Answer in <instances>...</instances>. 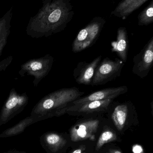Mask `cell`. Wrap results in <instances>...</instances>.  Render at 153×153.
<instances>
[{"mask_svg": "<svg viewBox=\"0 0 153 153\" xmlns=\"http://www.w3.org/2000/svg\"><path fill=\"white\" fill-rule=\"evenodd\" d=\"M128 91V88L126 86L105 88L96 91L84 97H80L79 99L74 101L71 105L82 104L85 102L94 101L102 100L108 99L114 100L119 95L127 92Z\"/></svg>", "mask_w": 153, "mask_h": 153, "instance_id": "cell-9", "label": "cell"}, {"mask_svg": "<svg viewBox=\"0 0 153 153\" xmlns=\"http://www.w3.org/2000/svg\"><path fill=\"white\" fill-rule=\"evenodd\" d=\"M106 22L102 17L93 18L77 34L72 45L73 52L79 53L92 46L99 38Z\"/></svg>", "mask_w": 153, "mask_h": 153, "instance_id": "cell-3", "label": "cell"}, {"mask_svg": "<svg viewBox=\"0 0 153 153\" xmlns=\"http://www.w3.org/2000/svg\"><path fill=\"white\" fill-rule=\"evenodd\" d=\"M75 87L64 88L44 96L33 107L30 116L36 122L63 115L65 108L84 94Z\"/></svg>", "mask_w": 153, "mask_h": 153, "instance_id": "cell-2", "label": "cell"}, {"mask_svg": "<svg viewBox=\"0 0 153 153\" xmlns=\"http://www.w3.org/2000/svg\"><path fill=\"white\" fill-rule=\"evenodd\" d=\"M101 59L102 56H100L91 62H79L74 70L73 76L75 82L79 84L91 85L96 68Z\"/></svg>", "mask_w": 153, "mask_h": 153, "instance_id": "cell-8", "label": "cell"}, {"mask_svg": "<svg viewBox=\"0 0 153 153\" xmlns=\"http://www.w3.org/2000/svg\"><path fill=\"white\" fill-rule=\"evenodd\" d=\"M113 100L108 99L89 102L77 105H71L64 109L63 112V115L65 113L86 114L103 111L110 107Z\"/></svg>", "mask_w": 153, "mask_h": 153, "instance_id": "cell-10", "label": "cell"}, {"mask_svg": "<svg viewBox=\"0 0 153 153\" xmlns=\"http://www.w3.org/2000/svg\"><path fill=\"white\" fill-rule=\"evenodd\" d=\"M132 71L142 78L148 75L153 63V37L141 52L135 56Z\"/></svg>", "mask_w": 153, "mask_h": 153, "instance_id": "cell-7", "label": "cell"}, {"mask_svg": "<svg viewBox=\"0 0 153 153\" xmlns=\"http://www.w3.org/2000/svg\"><path fill=\"white\" fill-rule=\"evenodd\" d=\"M142 152H143V149L140 146H135L133 148V152L134 153H141Z\"/></svg>", "mask_w": 153, "mask_h": 153, "instance_id": "cell-20", "label": "cell"}, {"mask_svg": "<svg viewBox=\"0 0 153 153\" xmlns=\"http://www.w3.org/2000/svg\"><path fill=\"white\" fill-rule=\"evenodd\" d=\"M113 134L110 131H106L102 135L99 143V146H102L105 142L110 140L113 137Z\"/></svg>", "mask_w": 153, "mask_h": 153, "instance_id": "cell-18", "label": "cell"}, {"mask_svg": "<svg viewBox=\"0 0 153 153\" xmlns=\"http://www.w3.org/2000/svg\"><path fill=\"white\" fill-rule=\"evenodd\" d=\"M134 107L133 103L130 102L119 103L114 107L112 118L115 126L119 130L124 128L129 112Z\"/></svg>", "mask_w": 153, "mask_h": 153, "instance_id": "cell-13", "label": "cell"}, {"mask_svg": "<svg viewBox=\"0 0 153 153\" xmlns=\"http://www.w3.org/2000/svg\"><path fill=\"white\" fill-rule=\"evenodd\" d=\"M26 92L18 93L14 88L10 91L0 113V126L6 124L21 112L28 102Z\"/></svg>", "mask_w": 153, "mask_h": 153, "instance_id": "cell-5", "label": "cell"}, {"mask_svg": "<svg viewBox=\"0 0 153 153\" xmlns=\"http://www.w3.org/2000/svg\"><path fill=\"white\" fill-rule=\"evenodd\" d=\"M54 62V57L50 54L31 59L22 65L19 74L21 76L25 75L33 76V84L35 87H37L40 82L49 74Z\"/></svg>", "mask_w": 153, "mask_h": 153, "instance_id": "cell-4", "label": "cell"}, {"mask_svg": "<svg viewBox=\"0 0 153 153\" xmlns=\"http://www.w3.org/2000/svg\"><path fill=\"white\" fill-rule=\"evenodd\" d=\"M13 59V56H10L0 62V72L6 70V68L11 63Z\"/></svg>", "mask_w": 153, "mask_h": 153, "instance_id": "cell-19", "label": "cell"}, {"mask_svg": "<svg viewBox=\"0 0 153 153\" xmlns=\"http://www.w3.org/2000/svg\"><path fill=\"white\" fill-rule=\"evenodd\" d=\"M36 123L32 117L30 116L20 121L15 126L7 128L0 134L1 138L10 137L22 133L29 126Z\"/></svg>", "mask_w": 153, "mask_h": 153, "instance_id": "cell-15", "label": "cell"}, {"mask_svg": "<svg viewBox=\"0 0 153 153\" xmlns=\"http://www.w3.org/2000/svg\"><path fill=\"white\" fill-rule=\"evenodd\" d=\"M148 1L149 0H122L111 12V15L125 19Z\"/></svg>", "mask_w": 153, "mask_h": 153, "instance_id": "cell-12", "label": "cell"}, {"mask_svg": "<svg viewBox=\"0 0 153 153\" xmlns=\"http://www.w3.org/2000/svg\"><path fill=\"white\" fill-rule=\"evenodd\" d=\"M42 3L26 28L27 35L33 38L48 37L63 31L74 14L71 0H42Z\"/></svg>", "mask_w": 153, "mask_h": 153, "instance_id": "cell-1", "label": "cell"}, {"mask_svg": "<svg viewBox=\"0 0 153 153\" xmlns=\"http://www.w3.org/2000/svg\"><path fill=\"white\" fill-rule=\"evenodd\" d=\"M45 143L51 148H56L59 144L61 141V137L58 135L54 133L46 134L44 136Z\"/></svg>", "mask_w": 153, "mask_h": 153, "instance_id": "cell-17", "label": "cell"}, {"mask_svg": "<svg viewBox=\"0 0 153 153\" xmlns=\"http://www.w3.org/2000/svg\"><path fill=\"white\" fill-rule=\"evenodd\" d=\"M73 153H81V151L80 150V149H79V150H77L75 151Z\"/></svg>", "mask_w": 153, "mask_h": 153, "instance_id": "cell-22", "label": "cell"}, {"mask_svg": "<svg viewBox=\"0 0 153 153\" xmlns=\"http://www.w3.org/2000/svg\"><path fill=\"white\" fill-rule=\"evenodd\" d=\"M13 15V7L0 18V56L7 44L10 33L11 22Z\"/></svg>", "mask_w": 153, "mask_h": 153, "instance_id": "cell-14", "label": "cell"}, {"mask_svg": "<svg viewBox=\"0 0 153 153\" xmlns=\"http://www.w3.org/2000/svg\"><path fill=\"white\" fill-rule=\"evenodd\" d=\"M115 153H121L119 151H116V152H115Z\"/></svg>", "mask_w": 153, "mask_h": 153, "instance_id": "cell-23", "label": "cell"}, {"mask_svg": "<svg viewBox=\"0 0 153 153\" xmlns=\"http://www.w3.org/2000/svg\"><path fill=\"white\" fill-rule=\"evenodd\" d=\"M124 64L120 59L106 57L97 66L91 85H102L114 80L120 75Z\"/></svg>", "mask_w": 153, "mask_h": 153, "instance_id": "cell-6", "label": "cell"}, {"mask_svg": "<svg viewBox=\"0 0 153 153\" xmlns=\"http://www.w3.org/2000/svg\"><path fill=\"white\" fill-rule=\"evenodd\" d=\"M6 153H26L24 152H18V151H15V152H8Z\"/></svg>", "mask_w": 153, "mask_h": 153, "instance_id": "cell-21", "label": "cell"}, {"mask_svg": "<svg viewBox=\"0 0 153 153\" xmlns=\"http://www.w3.org/2000/svg\"><path fill=\"white\" fill-rule=\"evenodd\" d=\"M139 26H148L153 22V1L139 13L137 17Z\"/></svg>", "mask_w": 153, "mask_h": 153, "instance_id": "cell-16", "label": "cell"}, {"mask_svg": "<svg viewBox=\"0 0 153 153\" xmlns=\"http://www.w3.org/2000/svg\"><path fill=\"white\" fill-rule=\"evenodd\" d=\"M112 52L117 54L120 60L125 63L127 62L128 55V39L127 31L125 27L119 28L116 39L111 44Z\"/></svg>", "mask_w": 153, "mask_h": 153, "instance_id": "cell-11", "label": "cell"}]
</instances>
